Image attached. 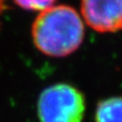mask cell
Here are the masks:
<instances>
[{
    "label": "cell",
    "mask_w": 122,
    "mask_h": 122,
    "mask_svg": "<svg viewBox=\"0 0 122 122\" xmlns=\"http://www.w3.org/2000/svg\"><path fill=\"white\" fill-rule=\"evenodd\" d=\"M6 2H7V0H0V16L3 14V12H4V11L6 10V8H7Z\"/></svg>",
    "instance_id": "6"
},
{
    "label": "cell",
    "mask_w": 122,
    "mask_h": 122,
    "mask_svg": "<svg viewBox=\"0 0 122 122\" xmlns=\"http://www.w3.org/2000/svg\"><path fill=\"white\" fill-rule=\"evenodd\" d=\"M85 109L83 95L67 83L46 87L38 100V115L41 122H81Z\"/></svg>",
    "instance_id": "2"
},
{
    "label": "cell",
    "mask_w": 122,
    "mask_h": 122,
    "mask_svg": "<svg viewBox=\"0 0 122 122\" xmlns=\"http://www.w3.org/2000/svg\"><path fill=\"white\" fill-rule=\"evenodd\" d=\"M96 122H122V97H111L99 103Z\"/></svg>",
    "instance_id": "4"
},
{
    "label": "cell",
    "mask_w": 122,
    "mask_h": 122,
    "mask_svg": "<svg viewBox=\"0 0 122 122\" xmlns=\"http://www.w3.org/2000/svg\"><path fill=\"white\" fill-rule=\"evenodd\" d=\"M36 48L50 57H66L79 48L85 38V25L73 7L53 5L41 11L32 25Z\"/></svg>",
    "instance_id": "1"
},
{
    "label": "cell",
    "mask_w": 122,
    "mask_h": 122,
    "mask_svg": "<svg viewBox=\"0 0 122 122\" xmlns=\"http://www.w3.org/2000/svg\"><path fill=\"white\" fill-rule=\"evenodd\" d=\"M20 8L33 11H43L54 5L55 0H13Z\"/></svg>",
    "instance_id": "5"
},
{
    "label": "cell",
    "mask_w": 122,
    "mask_h": 122,
    "mask_svg": "<svg viewBox=\"0 0 122 122\" xmlns=\"http://www.w3.org/2000/svg\"><path fill=\"white\" fill-rule=\"evenodd\" d=\"M81 11L86 24L98 33L122 30V0H81Z\"/></svg>",
    "instance_id": "3"
}]
</instances>
